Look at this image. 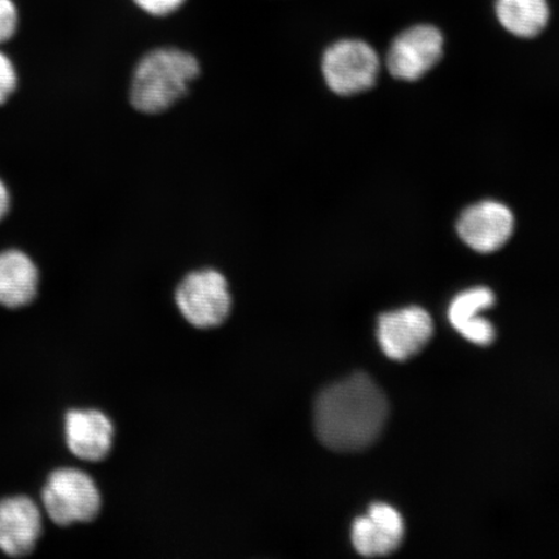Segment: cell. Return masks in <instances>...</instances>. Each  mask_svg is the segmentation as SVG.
I'll return each instance as SVG.
<instances>
[{
    "mask_svg": "<svg viewBox=\"0 0 559 559\" xmlns=\"http://www.w3.org/2000/svg\"><path fill=\"white\" fill-rule=\"evenodd\" d=\"M44 533L40 510L27 496L0 500V550L10 557L33 554Z\"/></svg>",
    "mask_w": 559,
    "mask_h": 559,
    "instance_id": "9",
    "label": "cell"
},
{
    "mask_svg": "<svg viewBox=\"0 0 559 559\" xmlns=\"http://www.w3.org/2000/svg\"><path fill=\"white\" fill-rule=\"evenodd\" d=\"M46 513L58 526L94 521L100 512L99 489L90 475L76 469L55 471L41 492Z\"/></svg>",
    "mask_w": 559,
    "mask_h": 559,
    "instance_id": "3",
    "label": "cell"
},
{
    "mask_svg": "<svg viewBox=\"0 0 559 559\" xmlns=\"http://www.w3.org/2000/svg\"><path fill=\"white\" fill-rule=\"evenodd\" d=\"M404 531L401 513L383 502H376L367 515L354 522L353 544L361 556H389L401 547Z\"/></svg>",
    "mask_w": 559,
    "mask_h": 559,
    "instance_id": "10",
    "label": "cell"
},
{
    "mask_svg": "<svg viewBox=\"0 0 559 559\" xmlns=\"http://www.w3.org/2000/svg\"><path fill=\"white\" fill-rule=\"evenodd\" d=\"M19 85L17 70L13 61L0 51V105H4L15 94Z\"/></svg>",
    "mask_w": 559,
    "mask_h": 559,
    "instance_id": "15",
    "label": "cell"
},
{
    "mask_svg": "<svg viewBox=\"0 0 559 559\" xmlns=\"http://www.w3.org/2000/svg\"><path fill=\"white\" fill-rule=\"evenodd\" d=\"M435 334V324L421 307L382 313L377 326V338L384 355L404 361L423 352Z\"/></svg>",
    "mask_w": 559,
    "mask_h": 559,
    "instance_id": "7",
    "label": "cell"
},
{
    "mask_svg": "<svg viewBox=\"0 0 559 559\" xmlns=\"http://www.w3.org/2000/svg\"><path fill=\"white\" fill-rule=\"evenodd\" d=\"M11 210V193L9 187L0 179V222H2Z\"/></svg>",
    "mask_w": 559,
    "mask_h": 559,
    "instance_id": "18",
    "label": "cell"
},
{
    "mask_svg": "<svg viewBox=\"0 0 559 559\" xmlns=\"http://www.w3.org/2000/svg\"><path fill=\"white\" fill-rule=\"evenodd\" d=\"M514 230V216L498 201H481L464 210L457 233L478 253H492L509 241Z\"/></svg>",
    "mask_w": 559,
    "mask_h": 559,
    "instance_id": "8",
    "label": "cell"
},
{
    "mask_svg": "<svg viewBox=\"0 0 559 559\" xmlns=\"http://www.w3.org/2000/svg\"><path fill=\"white\" fill-rule=\"evenodd\" d=\"M134 3L152 16L164 17L177 12L186 0H134Z\"/></svg>",
    "mask_w": 559,
    "mask_h": 559,
    "instance_id": "17",
    "label": "cell"
},
{
    "mask_svg": "<svg viewBox=\"0 0 559 559\" xmlns=\"http://www.w3.org/2000/svg\"><path fill=\"white\" fill-rule=\"evenodd\" d=\"M496 16L507 32L520 38H535L548 26L547 0H496Z\"/></svg>",
    "mask_w": 559,
    "mask_h": 559,
    "instance_id": "14",
    "label": "cell"
},
{
    "mask_svg": "<svg viewBox=\"0 0 559 559\" xmlns=\"http://www.w3.org/2000/svg\"><path fill=\"white\" fill-rule=\"evenodd\" d=\"M175 297L183 317L201 330L225 323L233 305L227 278L215 270L191 272Z\"/></svg>",
    "mask_w": 559,
    "mask_h": 559,
    "instance_id": "5",
    "label": "cell"
},
{
    "mask_svg": "<svg viewBox=\"0 0 559 559\" xmlns=\"http://www.w3.org/2000/svg\"><path fill=\"white\" fill-rule=\"evenodd\" d=\"M19 27V11L13 0H0V44L13 38Z\"/></svg>",
    "mask_w": 559,
    "mask_h": 559,
    "instance_id": "16",
    "label": "cell"
},
{
    "mask_svg": "<svg viewBox=\"0 0 559 559\" xmlns=\"http://www.w3.org/2000/svg\"><path fill=\"white\" fill-rule=\"evenodd\" d=\"M444 51L442 33L432 25H416L391 44L386 66L396 80L417 81L435 68Z\"/></svg>",
    "mask_w": 559,
    "mask_h": 559,
    "instance_id": "6",
    "label": "cell"
},
{
    "mask_svg": "<svg viewBox=\"0 0 559 559\" xmlns=\"http://www.w3.org/2000/svg\"><path fill=\"white\" fill-rule=\"evenodd\" d=\"M493 304L492 290L484 286L460 293L449 309L451 324L473 344L491 345L496 337L495 328L487 319L480 317V312L491 309Z\"/></svg>",
    "mask_w": 559,
    "mask_h": 559,
    "instance_id": "13",
    "label": "cell"
},
{
    "mask_svg": "<svg viewBox=\"0 0 559 559\" xmlns=\"http://www.w3.org/2000/svg\"><path fill=\"white\" fill-rule=\"evenodd\" d=\"M313 414L321 443L335 452H358L381 436L389 403L369 376L358 373L321 391Z\"/></svg>",
    "mask_w": 559,
    "mask_h": 559,
    "instance_id": "1",
    "label": "cell"
},
{
    "mask_svg": "<svg viewBox=\"0 0 559 559\" xmlns=\"http://www.w3.org/2000/svg\"><path fill=\"white\" fill-rule=\"evenodd\" d=\"M200 74L199 60L178 48H157L139 61L130 103L145 115H158L185 97Z\"/></svg>",
    "mask_w": 559,
    "mask_h": 559,
    "instance_id": "2",
    "label": "cell"
},
{
    "mask_svg": "<svg viewBox=\"0 0 559 559\" xmlns=\"http://www.w3.org/2000/svg\"><path fill=\"white\" fill-rule=\"evenodd\" d=\"M114 436V424L103 412L73 409L67 414V444L70 452L81 460L102 461L107 457Z\"/></svg>",
    "mask_w": 559,
    "mask_h": 559,
    "instance_id": "11",
    "label": "cell"
},
{
    "mask_svg": "<svg viewBox=\"0 0 559 559\" xmlns=\"http://www.w3.org/2000/svg\"><path fill=\"white\" fill-rule=\"evenodd\" d=\"M321 69L334 94L353 96L374 86L380 58L365 40L342 39L324 52Z\"/></svg>",
    "mask_w": 559,
    "mask_h": 559,
    "instance_id": "4",
    "label": "cell"
},
{
    "mask_svg": "<svg viewBox=\"0 0 559 559\" xmlns=\"http://www.w3.org/2000/svg\"><path fill=\"white\" fill-rule=\"evenodd\" d=\"M39 270L32 258L19 249L0 251V306L20 309L38 296Z\"/></svg>",
    "mask_w": 559,
    "mask_h": 559,
    "instance_id": "12",
    "label": "cell"
}]
</instances>
